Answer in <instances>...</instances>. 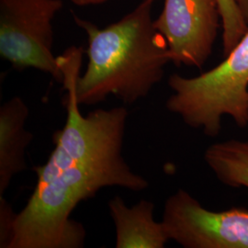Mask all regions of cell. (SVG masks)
<instances>
[{
  "mask_svg": "<svg viewBox=\"0 0 248 248\" xmlns=\"http://www.w3.org/2000/svg\"><path fill=\"white\" fill-rule=\"evenodd\" d=\"M84 51L72 46L58 56L66 121L53 134L54 148L48 160L34 167L35 188L16 214L8 248H81L87 232L71 218L78 204L107 186L142 191L149 186L133 172L123 155L128 117L125 107L98 108L84 116L76 84Z\"/></svg>",
  "mask_w": 248,
  "mask_h": 248,
  "instance_id": "cell-1",
  "label": "cell"
},
{
  "mask_svg": "<svg viewBox=\"0 0 248 248\" xmlns=\"http://www.w3.org/2000/svg\"><path fill=\"white\" fill-rule=\"evenodd\" d=\"M157 0H142L124 18L100 29L74 15L88 35V65L76 84L80 105L91 106L112 95L131 105L146 98L171 62L169 47L152 18Z\"/></svg>",
  "mask_w": 248,
  "mask_h": 248,
  "instance_id": "cell-2",
  "label": "cell"
},
{
  "mask_svg": "<svg viewBox=\"0 0 248 248\" xmlns=\"http://www.w3.org/2000/svg\"><path fill=\"white\" fill-rule=\"evenodd\" d=\"M171 113L209 137L218 136L223 116L241 128L248 125V31L220 64L195 78L169 77Z\"/></svg>",
  "mask_w": 248,
  "mask_h": 248,
  "instance_id": "cell-3",
  "label": "cell"
},
{
  "mask_svg": "<svg viewBox=\"0 0 248 248\" xmlns=\"http://www.w3.org/2000/svg\"><path fill=\"white\" fill-rule=\"evenodd\" d=\"M62 0H0V55L18 71L34 68L62 84L53 20Z\"/></svg>",
  "mask_w": 248,
  "mask_h": 248,
  "instance_id": "cell-4",
  "label": "cell"
},
{
  "mask_svg": "<svg viewBox=\"0 0 248 248\" xmlns=\"http://www.w3.org/2000/svg\"><path fill=\"white\" fill-rule=\"evenodd\" d=\"M162 223L169 241L185 248H248V211H209L179 188L165 202Z\"/></svg>",
  "mask_w": 248,
  "mask_h": 248,
  "instance_id": "cell-5",
  "label": "cell"
},
{
  "mask_svg": "<svg viewBox=\"0 0 248 248\" xmlns=\"http://www.w3.org/2000/svg\"><path fill=\"white\" fill-rule=\"evenodd\" d=\"M154 24L177 66L202 68L213 53L222 13L219 0H163Z\"/></svg>",
  "mask_w": 248,
  "mask_h": 248,
  "instance_id": "cell-6",
  "label": "cell"
},
{
  "mask_svg": "<svg viewBox=\"0 0 248 248\" xmlns=\"http://www.w3.org/2000/svg\"><path fill=\"white\" fill-rule=\"evenodd\" d=\"M29 113L20 97L0 107V196H4L13 177L26 169V150L33 139V133L25 129Z\"/></svg>",
  "mask_w": 248,
  "mask_h": 248,
  "instance_id": "cell-7",
  "label": "cell"
},
{
  "mask_svg": "<svg viewBox=\"0 0 248 248\" xmlns=\"http://www.w3.org/2000/svg\"><path fill=\"white\" fill-rule=\"evenodd\" d=\"M108 206L115 226L116 248H163L169 242L163 223L155 220V204L150 201L128 207L116 196Z\"/></svg>",
  "mask_w": 248,
  "mask_h": 248,
  "instance_id": "cell-8",
  "label": "cell"
},
{
  "mask_svg": "<svg viewBox=\"0 0 248 248\" xmlns=\"http://www.w3.org/2000/svg\"><path fill=\"white\" fill-rule=\"evenodd\" d=\"M204 160L222 184L248 188V141L213 143L205 151Z\"/></svg>",
  "mask_w": 248,
  "mask_h": 248,
  "instance_id": "cell-9",
  "label": "cell"
},
{
  "mask_svg": "<svg viewBox=\"0 0 248 248\" xmlns=\"http://www.w3.org/2000/svg\"><path fill=\"white\" fill-rule=\"evenodd\" d=\"M222 13V47L226 56L248 31V25L240 14L233 0H219Z\"/></svg>",
  "mask_w": 248,
  "mask_h": 248,
  "instance_id": "cell-10",
  "label": "cell"
},
{
  "mask_svg": "<svg viewBox=\"0 0 248 248\" xmlns=\"http://www.w3.org/2000/svg\"><path fill=\"white\" fill-rule=\"evenodd\" d=\"M17 213L8 201L0 196V248H8Z\"/></svg>",
  "mask_w": 248,
  "mask_h": 248,
  "instance_id": "cell-11",
  "label": "cell"
},
{
  "mask_svg": "<svg viewBox=\"0 0 248 248\" xmlns=\"http://www.w3.org/2000/svg\"><path fill=\"white\" fill-rule=\"evenodd\" d=\"M233 2L248 25V0H233Z\"/></svg>",
  "mask_w": 248,
  "mask_h": 248,
  "instance_id": "cell-12",
  "label": "cell"
},
{
  "mask_svg": "<svg viewBox=\"0 0 248 248\" xmlns=\"http://www.w3.org/2000/svg\"><path fill=\"white\" fill-rule=\"evenodd\" d=\"M72 3H74L77 6L84 7V6H91V5H98L103 4L108 0H70Z\"/></svg>",
  "mask_w": 248,
  "mask_h": 248,
  "instance_id": "cell-13",
  "label": "cell"
},
{
  "mask_svg": "<svg viewBox=\"0 0 248 248\" xmlns=\"http://www.w3.org/2000/svg\"></svg>",
  "mask_w": 248,
  "mask_h": 248,
  "instance_id": "cell-14",
  "label": "cell"
}]
</instances>
